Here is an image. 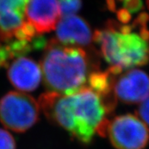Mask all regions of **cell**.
Segmentation results:
<instances>
[{"instance_id":"obj_1","label":"cell","mask_w":149,"mask_h":149,"mask_svg":"<svg viewBox=\"0 0 149 149\" xmlns=\"http://www.w3.org/2000/svg\"><path fill=\"white\" fill-rule=\"evenodd\" d=\"M40 108L53 123L81 143H91L95 134L106 136L113 110L95 91L85 87L72 94L48 91L40 96Z\"/></svg>"},{"instance_id":"obj_2","label":"cell","mask_w":149,"mask_h":149,"mask_svg":"<svg viewBox=\"0 0 149 149\" xmlns=\"http://www.w3.org/2000/svg\"><path fill=\"white\" fill-rule=\"evenodd\" d=\"M149 15L141 13L131 24L110 20L97 30L93 40L110 68L118 73L149 61Z\"/></svg>"},{"instance_id":"obj_3","label":"cell","mask_w":149,"mask_h":149,"mask_svg":"<svg viewBox=\"0 0 149 149\" xmlns=\"http://www.w3.org/2000/svg\"><path fill=\"white\" fill-rule=\"evenodd\" d=\"M40 68L50 92L72 94L87 87L90 74L98 70L94 52L51 39L44 48Z\"/></svg>"},{"instance_id":"obj_4","label":"cell","mask_w":149,"mask_h":149,"mask_svg":"<svg viewBox=\"0 0 149 149\" xmlns=\"http://www.w3.org/2000/svg\"><path fill=\"white\" fill-rule=\"evenodd\" d=\"M40 111L38 102L24 93L10 91L0 100V121L16 132L31 128L39 120Z\"/></svg>"},{"instance_id":"obj_5","label":"cell","mask_w":149,"mask_h":149,"mask_svg":"<svg viewBox=\"0 0 149 149\" xmlns=\"http://www.w3.org/2000/svg\"><path fill=\"white\" fill-rule=\"evenodd\" d=\"M107 135L116 149H145L149 143V128L132 114L116 116L109 122Z\"/></svg>"},{"instance_id":"obj_6","label":"cell","mask_w":149,"mask_h":149,"mask_svg":"<svg viewBox=\"0 0 149 149\" xmlns=\"http://www.w3.org/2000/svg\"><path fill=\"white\" fill-rule=\"evenodd\" d=\"M28 0H0V40H33L40 34L27 21Z\"/></svg>"},{"instance_id":"obj_7","label":"cell","mask_w":149,"mask_h":149,"mask_svg":"<svg viewBox=\"0 0 149 149\" xmlns=\"http://www.w3.org/2000/svg\"><path fill=\"white\" fill-rule=\"evenodd\" d=\"M113 93L116 100L124 104L141 103L149 96V75L135 68L116 74L114 78Z\"/></svg>"},{"instance_id":"obj_8","label":"cell","mask_w":149,"mask_h":149,"mask_svg":"<svg viewBox=\"0 0 149 149\" xmlns=\"http://www.w3.org/2000/svg\"><path fill=\"white\" fill-rule=\"evenodd\" d=\"M56 38L59 43L96 51L91 47L93 33L85 20L75 15L63 17L56 25Z\"/></svg>"},{"instance_id":"obj_9","label":"cell","mask_w":149,"mask_h":149,"mask_svg":"<svg viewBox=\"0 0 149 149\" xmlns=\"http://www.w3.org/2000/svg\"><path fill=\"white\" fill-rule=\"evenodd\" d=\"M60 16L58 0H28L27 21L38 34L55 29Z\"/></svg>"},{"instance_id":"obj_10","label":"cell","mask_w":149,"mask_h":149,"mask_svg":"<svg viewBox=\"0 0 149 149\" xmlns=\"http://www.w3.org/2000/svg\"><path fill=\"white\" fill-rule=\"evenodd\" d=\"M8 78L10 82L18 90L32 91L41 81V68L35 61L25 56L13 59L8 63Z\"/></svg>"},{"instance_id":"obj_11","label":"cell","mask_w":149,"mask_h":149,"mask_svg":"<svg viewBox=\"0 0 149 149\" xmlns=\"http://www.w3.org/2000/svg\"><path fill=\"white\" fill-rule=\"evenodd\" d=\"M62 17L74 15L81 8V0H58Z\"/></svg>"},{"instance_id":"obj_12","label":"cell","mask_w":149,"mask_h":149,"mask_svg":"<svg viewBox=\"0 0 149 149\" xmlns=\"http://www.w3.org/2000/svg\"><path fill=\"white\" fill-rule=\"evenodd\" d=\"M0 149H16L15 141L6 130L0 129Z\"/></svg>"},{"instance_id":"obj_13","label":"cell","mask_w":149,"mask_h":149,"mask_svg":"<svg viewBox=\"0 0 149 149\" xmlns=\"http://www.w3.org/2000/svg\"><path fill=\"white\" fill-rule=\"evenodd\" d=\"M11 59H12V56L8 43L0 40V68L6 66Z\"/></svg>"},{"instance_id":"obj_14","label":"cell","mask_w":149,"mask_h":149,"mask_svg":"<svg viewBox=\"0 0 149 149\" xmlns=\"http://www.w3.org/2000/svg\"><path fill=\"white\" fill-rule=\"evenodd\" d=\"M136 113L147 126H149V96L141 103Z\"/></svg>"}]
</instances>
